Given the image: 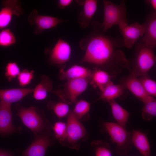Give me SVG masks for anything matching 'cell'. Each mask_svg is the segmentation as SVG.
<instances>
[{
  "instance_id": "obj_1",
  "label": "cell",
  "mask_w": 156,
  "mask_h": 156,
  "mask_svg": "<svg viewBox=\"0 0 156 156\" xmlns=\"http://www.w3.org/2000/svg\"><path fill=\"white\" fill-rule=\"evenodd\" d=\"M88 39L85 52L80 63H88L104 67L112 76L127 68L128 60L120 48L124 46L122 38L104 34L101 24Z\"/></svg>"
},
{
  "instance_id": "obj_2",
  "label": "cell",
  "mask_w": 156,
  "mask_h": 156,
  "mask_svg": "<svg viewBox=\"0 0 156 156\" xmlns=\"http://www.w3.org/2000/svg\"><path fill=\"white\" fill-rule=\"evenodd\" d=\"M154 49L140 41L136 43L134 57L128 60L127 67L130 74L138 77L147 75L155 63Z\"/></svg>"
},
{
  "instance_id": "obj_3",
  "label": "cell",
  "mask_w": 156,
  "mask_h": 156,
  "mask_svg": "<svg viewBox=\"0 0 156 156\" xmlns=\"http://www.w3.org/2000/svg\"><path fill=\"white\" fill-rule=\"evenodd\" d=\"M17 106L18 116L24 124L34 134L42 133L45 130L49 131L50 129L51 125L40 109L34 106L26 108Z\"/></svg>"
},
{
  "instance_id": "obj_4",
  "label": "cell",
  "mask_w": 156,
  "mask_h": 156,
  "mask_svg": "<svg viewBox=\"0 0 156 156\" xmlns=\"http://www.w3.org/2000/svg\"><path fill=\"white\" fill-rule=\"evenodd\" d=\"M104 6V17L101 26L103 32H107L114 25L118 27L128 24L127 11L125 2L122 0L118 5L109 0L103 1Z\"/></svg>"
},
{
  "instance_id": "obj_5",
  "label": "cell",
  "mask_w": 156,
  "mask_h": 156,
  "mask_svg": "<svg viewBox=\"0 0 156 156\" xmlns=\"http://www.w3.org/2000/svg\"><path fill=\"white\" fill-rule=\"evenodd\" d=\"M103 125L112 141L116 144L118 153L123 155L129 152L132 144L131 132L117 123L104 122Z\"/></svg>"
},
{
  "instance_id": "obj_6",
  "label": "cell",
  "mask_w": 156,
  "mask_h": 156,
  "mask_svg": "<svg viewBox=\"0 0 156 156\" xmlns=\"http://www.w3.org/2000/svg\"><path fill=\"white\" fill-rule=\"evenodd\" d=\"M88 83V79H70L66 82L62 90H51L50 92L57 95L67 104L75 103L77 98L87 88Z\"/></svg>"
},
{
  "instance_id": "obj_7",
  "label": "cell",
  "mask_w": 156,
  "mask_h": 156,
  "mask_svg": "<svg viewBox=\"0 0 156 156\" xmlns=\"http://www.w3.org/2000/svg\"><path fill=\"white\" fill-rule=\"evenodd\" d=\"M66 124V136L64 142L66 143L65 146L78 150L80 146L78 142L86 135V130L72 111H70L68 115Z\"/></svg>"
},
{
  "instance_id": "obj_8",
  "label": "cell",
  "mask_w": 156,
  "mask_h": 156,
  "mask_svg": "<svg viewBox=\"0 0 156 156\" xmlns=\"http://www.w3.org/2000/svg\"><path fill=\"white\" fill-rule=\"evenodd\" d=\"M27 21L30 25L35 26L34 33L37 35L41 34L46 29L55 27L65 21L56 17L39 14L36 9L32 11L28 17Z\"/></svg>"
},
{
  "instance_id": "obj_9",
  "label": "cell",
  "mask_w": 156,
  "mask_h": 156,
  "mask_svg": "<svg viewBox=\"0 0 156 156\" xmlns=\"http://www.w3.org/2000/svg\"><path fill=\"white\" fill-rule=\"evenodd\" d=\"M0 10V29L5 28L10 24L14 16L19 17L23 10L19 1L6 0L2 1Z\"/></svg>"
},
{
  "instance_id": "obj_10",
  "label": "cell",
  "mask_w": 156,
  "mask_h": 156,
  "mask_svg": "<svg viewBox=\"0 0 156 156\" xmlns=\"http://www.w3.org/2000/svg\"><path fill=\"white\" fill-rule=\"evenodd\" d=\"M119 27L122 36L124 46L128 49L132 48L144 33L143 23L140 24L138 22L129 25L127 24Z\"/></svg>"
},
{
  "instance_id": "obj_11",
  "label": "cell",
  "mask_w": 156,
  "mask_h": 156,
  "mask_svg": "<svg viewBox=\"0 0 156 156\" xmlns=\"http://www.w3.org/2000/svg\"><path fill=\"white\" fill-rule=\"evenodd\" d=\"M34 135V141L23 152L22 156H45L48 147L51 144L50 138L43 132Z\"/></svg>"
},
{
  "instance_id": "obj_12",
  "label": "cell",
  "mask_w": 156,
  "mask_h": 156,
  "mask_svg": "<svg viewBox=\"0 0 156 156\" xmlns=\"http://www.w3.org/2000/svg\"><path fill=\"white\" fill-rule=\"evenodd\" d=\"M71 51L69 44L66 41L59 39L50 52V61L58 66L64 65L69 60Z\"/></svg>"
},
{
  "instance_id": "obj_13",
  "label": "cell",
  "mask_w": 156,
  "mask_h": 156,
  "mask_svg": "<svg viewBox=\"0 0 156 156\" xmlns=\"http://www.w3.org/2000/svg\"><path fill=\"white\" fill-rule=\"evenodd\" d=\"M11 103L0 101V133L7 135L17 131L13 125Z\"/></svg>"
},
{
  "instance_id": "obj_14",
  "label": "cell",
  "mask_w": 156,
  "mask_h": 156,
  "mask_svg": "<svg viewBox=\"0 0 156 156\" xmlns=\"http://www.w3.org/2000/svg\"><path fill=\"white\" fill-rule=\"evenodd\" d=\"M143 24L144 33L140 41L154 49L156 46V11L153 10L148 14Z\"/></svg>"
},
{
  "instance_id": "obj_15",
  "label": "cell",
  "mask_w": 156,
  "mask_h": 156,
  "mask_svg": "<svg viewBox=\"0 0 156 156\" xmlns=\"http://www.w3.org/2000/svg\"><path fill=\"white\" fill-rule=\"evenodd\" d=\"M120 84L143 102L151 96L146 93L139 78L132 74L130 73L123 78L121 80Z\"/></svg>"
},
{
  "instance_id": "obj_16",
  "label": "cell",
  "mask_w": 156,
  "mask_h": 156,
  "mask_svg": "<svg viewBox=\"0 0 156 156\" xmlns=\"http://www.w3.org/2000/svg\"><path fill=\"white\" fill-rule=\"evenodd\" d=\"M34 88H14L0 89V100L8 103L21 101L27 94L33 92Z\"/></svg>"
},
{
  "instance_id": "obj_17",
  "label": "cell",
  "mask_w": 156,
  "mask_h": 156,
  "mask_svg": "<svg viewBox=\"0 0 156 156\" xmlns=\"http://www.w3.org/2000/svg\"><path fill=\"white\" fill-rule=\"evenodd\" d=\"M131 133L132 143L142 156H150V145L146 134L141 131L134 130Z\"/></svg>"
},
{
  "instance_id": "obj_18",
  "label": "cell",
  "mask_w": 156,
  "mask_h": 156,
  "mask_svg": "<svg viewBox=\"0 0 156 156\" xmlns=\"http://www.w3.org/2000/svg\"><path fill=\"white\" fill-rule=\"evenodd\" d=\"M92 72L87 68L75 65L66 70L62 69L60 70L59 77L62 80H68L78 78L88 79L90 78Z\"/></svg>"
},
{
  "instance_id": "obj_19",
  "label": "cell",
  "mask_w": 156,
  "mask_h": 156,
  "mask_svg": "<svg viewBox=\"0 0 156 156\" xmlns=\"http://www.w3.org/2000/svg\"><path fill=\"white\" fill-rule=\"evenodd\" d=\"M83 9L78 18V22L82 27H88L90 24L97 7L96 0H86L83 3Z\"/></svg>"
},
{
  "instance_id": "obj_20",
  "label": "cell",
  "mask_w": 156,
  "mask_h": 156,
  "mask_svg": "<svg viewBox=\"0 0 156 156\" xmlns=\"http://www.w3.org/2000/svg\"><path fill=\"white\" fill-rule=\"evenodd\" d=\"M125 89H126L121 84H114L111 81L101 92L99 99L109 102L120 97L124 94Z\"/></svg>"
},
{
  "instance_id": "obj_21",
  "label": "cell",
  "mask_w": 156,
  "mask_h": 156,
  "mask_svg": "<svg viewBox=\"0 0 156 156\" xmlns=\"http://www.w3.org/2000/svg\"><path fill=\"white\" fill-rule=\"evenodd\" d=\"M53 83L49 78L45 75L41 77L40 82L34 88L33 97L37 100L45 99L49 92L52 90Z\"/></svg>"
},
{
  "instance_id": "obj_22",
  "label": "cell",
  "mask_w": 156,
  "mask_h": 156,
  "mask_svg": "<svg viewBox=\"0 0 156 156\" xmlns=\"http://www.w3.org/2000/svg\"><path fill=\"white\" fill-rule=\"evenodd\" d=\"M112 77L106 71L100 68H95L92 72L91 83L94 87H98L101 92L111 81Z\"/></svg>"
},
{
  "instance_id": "obj_23",
  "label": "cell",
  "mask_w": 156,
  "mask_h": 156,
  "mask_svg": "<svg viewBox=\"0 0 156 156\" xmlns=\"http://www.w3.org/2000/svg\"><path fill=\"white\" fill-rule=\"evenodd\" d=\"M109 103L113 116L117 123L125 128L129 116V113L115 100L111 101Z\"/></svg>"
},
{
  "instance_id": "obj_24",
  "label": "cell",
  "mask_w": 156,
  "mask_h": 156,
  "mask_svg": "<svg viewBox=\"0 0 156 156\" xmlns=\"http://www.w3.org/2000/svg\"><path fill=\"white\" fill-rule=\"evenodd\" d=\"M142 115L143 119L146 121L151 120L156 115V101L154 97L151 96L143 102Z\"/></svg>"
},
{
  "instance_id": "obj_25",
  "label": "cell",
  "mask_w": 156,
  "mask_h": 156,
  "mask_svg": "<svg viewBox=\"0 0 156 156\" xmlns=\"http://www.w3.org/2000/svg\"><path fill=\"white\" fill-rule=\"evenodd\" d=\"M47 108L52 110L60 119L68 115L70 112L68 104L64 102H54L49 101L47 104Z\"/></svg>"
},
{
  "instance_id": "obj_26",
  "label": "cell",
  "mask_w": 156,
  "mask_h": 156,
  "mask_svg": "<svg viewBox=\"0 0 156 156\" xmlns=\"http://www.w3.org/2000/svg\"><path fill=\"white\" fill-rule=\"evenodd\" d=\"M90 103L87 101L81 100L77 101L73 113L79 120L87 115L90 111Z\"/></svg>"
},
{
  "instance_id": "obj_27",
  "label": "cell",
  "mask_w": 156,
  "mask_h": 156,
  "mask_svg": "<svg viewBox=\"0 0 156 156\" xmlns=\"http://www.w3.org/2000/svg\"><path fill=\"white\" fill-rule=\"evenodd\" d=\"M16 38L9 29L4 28L0 31V46L9 47L15 43Z\"/></svg>"
},
{
  "instance_id": "obj_28",
  "label": "cell",
  "mask_w": 156,
  "mask_h": 156,
  "mask_svg": "<svg viewBox=\"0 0 156 156\" xmlns=\"http://www.w3.org/2000/svg\"><path fill=\"white\" fill-rule=\"evenodd\" d=\"M92 145L95 148V156H112L109 145L101 140H96L92 143Z\"/></svg>"
},
{
  "instance_id": "obj_29",
  "label": "cell",
  "mask_w": 156,
  "mask_h": 156,
  "mask_svg": "<svg viewBox=\"0 0 156 156\" xmlns=\"http://www.w3.org/2000/svg\"><path fill=\"white\" fill-rule=\"evenodd\" d=\"M145 91L149 96L155 97L156 96V83L155 81L147 75L139 78Z\"/></svg>"
},
{
  "instance_id": "obj_30",
  "label": "cell",
  "mask_w": 156,
  "mask_h": 156,
  "mask_svg": "<svg viewBox=\"0 0 156 156\" xmlns=\"http://www.w3.org/2000/svg\"><path fill=\"white\" fill-rule=\"evenodd\" d=\"M53 129L55 138L62 145L66 136V124L62 122H56L53 127Z\"/></svg>"
},
{
  "instance_id": "obj_31",
  "label": "cell",
  "mask_w": 156,
  "mask_h": 156,
  "mask_svg": "<svg viewBox=\"0 0 156 156\" xmlns=\"http://www.w3.org/2000/svg\"><path fill=\"white\" fill-rule=\"evenodd\" d=\"M21 71L16 63L9 62L6 64L5 68V75L9 81H11L17 77Z\"/></svg>"
},
{
  "instance_id": "obj_32",
  "label": "cell",
  "mask_w": 156,
  "mask_h": 156,
  "mask_svg": "<svg viewBox=\"0 0 156 156\" xmlns=\"http://www.w3.org/2000/svg\"><path fill=\"white\" fill-rule=\"evenodd\" d=\"M34 71L24 69L21 71L18 76L19 85L21 86H24L29 84L34 78Z\"/></svg>"
},
{
  "instance_id": "obj_33",
  "label": "cell",
  "mask_w": 156,
  "mask_h": 156,
  "mask_svg": "<svg viewBox=\"0 0 156 156\" xmlns=\"http://www.w3.org/2000/svg\"><path fill=\"white\" fill-rule=\"evenodd\" d=\"M71 0H60L58 3V5L61 9H64L69 5L72 3Z\"/></svg>"
},
{
  "instance_id": "obj_34",
  "label": "cell",
  "mask_w": 156,
  "mask_h": 156,
  "mask_svg": "<svg viewBox=\"0 0 156 156\" xmlns=\"http://www.w3.org/2000/svg\"><path fill=\"white\" fill-rule=\"evenodd\" d=\"M146 2L150 4L153 9V10L156 11V0H146Z\"/></svg>"
},
{
  "instance_id": "obj_35",
  "label": "cell",
  "mask_w": 156,
  "mask_h": 156,
  "mask_svg": "<svg viewBox=\"0 0 156 156\" xmlns=\"http://www.w3.org/2000/svg\"><path fill=\"white\" fill-rule=\"evenodd\" d=\"M0 156H14V155L7 151L0 149Z\"/></svg>"
}]
</instances>
